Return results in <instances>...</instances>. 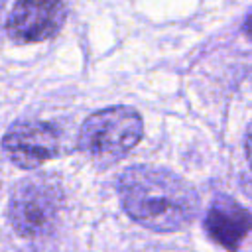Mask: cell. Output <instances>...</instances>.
<instances>
[{"label": "cell", "instance_id": "cell-7", "mask_svg": "<svg viewBox=\"0 0 252 252\" xmlns=\"http://www.w3.org/2000/svg\"><path fill=\"white\" fill-rule=\"evenodd\" d=\"M246 158H248V163L252 167V124L248 128V132H246Z\"/></svg>", "mask_w": 252, "mask_h": 252}, {"label": "cell", "instance_id": "cell-3", "mask_svg": "<svg viewBox=\"0 0 252 252\" xmlns=\"http://www.w3.org/2000/svg\"><path fill=\"white\" fill-rule=\"evenodd\" d=\"M63 187L53 175H32L22 179L10 197L8 219L24 238L47 234L61 213Z\"/></svg>", "mask_w": 252, "mask_h": 252}, {"label": "cell", "instance_id": "cell-5", "mask_svg": "<svg viewBox=\"0 0 252 252\" xmlns=\"http://www.w3.org/2000/svg\"><path fill=\"white\" fill-rule=\"evenodd\" d=\"M65 20L63 0H16L6 30L18 43H33L53 37Z\"/></svg>", "mask_w": 252, "mask_h": 252}, {"label": "cell", "instance_id": "cell-9", "mask_svg": "<svg viewBox=\"0 0 252 252\" xmlns=\"http://www.w3.org/2000/svg\"><path fill=\"white\" fill-rule=\"evenodd\" d=\"M2 4H4V0H0V14H2Z\"/></svg>", "mask_w": 252, "mask_h": 252}, {"label": "cell", "instance_id": "cell-4", "mask_svg": "<svg viewBox=\"0 0 252 252\" xmlns=\"http://www.w3.org/2000/svg\"><path fill=\"white\" fill-rule=\"evenodd\" d=\"M2 148L10 161L24 169H33L55 158L59 150V132L53 124L43 120H20L6 130Z\"/></svg>", "mask_w": 252, "mask_h": 252}, {"label": "cell", "instance_id": "cell-2", "mask_svg": "<svg viewBox=\"0 0 252 252\" xmlns=\"http://www.w3.org/2000/svg\"><path fill=\"white\" fill-rule=\"evenodd\" d=\"M142 116L136 108L116 104L91 114L79 134L81 150L98 163L122 159L142 138Z\"/></svg>", "mask_w": 252, "mask_h": 252}, {"label": "cell", "instance_id": "cell-8", "mask_svg": "<svg viewBox=\"0 0 252 252\" xmlns=\"http://www.w3.org/2000/svg\"><path fill=\"white\" fill-rule=\"evenodd\" d=\"M244 33L252 39V12L246 16V20H244Z\"/></svg>", "mask_w": 252, "mask_h": 252}, {"label": "cell", "instance_id": "cell-6", "mask_svg": "<svg viewBox=\"0 0 252 252\" xmlns=\"http://www.w3.org/2000/svg\"><path fill=\"white\" fill-rule=\"evenodd\" d=\"M207 234L222 248L234 252L252 230V215L230 197H217L205 217Z\"/></svg>", "mask_w": 252, "mask_h": 252}, {"label": "cell", "instance_id": "cell-1", "mask_svg": "<svg viewBox=\"0 0 252 252\" xmlns=\"http://www.w3.org/2000/svg\"><path fill=\"white\" fill-rule=\"evenodd\" d=\"M116 189L126 215L150 230H181L199 211L195 189L161 167H128L120 173Z\"/></svg>", "mask_w": 252, "mask_h": 252}]
</instances>
